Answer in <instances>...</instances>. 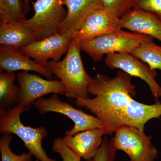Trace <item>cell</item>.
Segmentation results:
<instances>
[{"label":"cell","mask_w":161,"mask_h":161,"mask_svg":"<svg viewBox=\"0 0 161 161\" xmlns=\"http://www.w3.org/2000/svg\"><path fill=\"white\" fill-rule=\"evenodd\" d=\"M88 92L94 98H78L76 107L85 108L101 122L106 135L123 125V119L130 101L136 95L130 75L120 70L114 78L98 74L92 78Z\"/></svg>","instance_id":"6da1fadb"},{"label":"cell","mask_w":161,"mask_h":161,"mask_svg":"<svg viewBox=\"0 0 161 161\" xmlns=\"http://www.w3.org/2000/svg\"><path fill=\"white\" fill-rule=\"evenodd\" d=\"M80 43L73 39L65 58L61 61H48L46 67L65 86V95L69 98H89L88 87L92 77L84 67L80 57Z\"/></svg>","instance_id":"7a4b0ae2"},{"label":"cell","mask_w":161,"mask_h":161,"mask_svg":"<svg viewBox=\"0 0 161 161\" xmlns=\"http://www.w3.org/2000/svg\"><path fill=\"white\" fill-rule=\"evenodd\" d=\"M26 110L16 105L8 109L0 111V133L16 135L23 142V146L38 161H57L47 156L42 146V141L48 135L44 127L33 128L23 124L21 114Z\"/></svg>","instance_id":"3957f363"},{"label":"cell","mask_w":161,"mask_h":161,"mask_svg":"<svg viewBox=\"0 0 161 161\" xmlns=\"http://www.w3.org/2000/svg\"><path fill=\"white\" fill-rule=\"evenodd\" d=\"M153 38L122 29L80 42V50L85 52L95 62L104 55L114 53H130L142 43Z\"/></svg>","instance_id":"277c9868"},{"label":"cell","mask_w":161,"mask_h":161,"mask_svg":"<svg viewBox=\"0 0 161 161\" xmlns=\"http://www.w3.org/2000/svg\"><path fill=\"white\" fill-rule=\"evenodd\" d=\"M33 4L34 14L20 24L34 31L36 41L58 33V27L67 15L62 0H36Z\"/></svg>","instance_id":"5b68a950"},{"label":"cell","mask_w":161,"mask_h":161,"mask_svg":"<svg viewBox=\"0 0 161 161\" xmlns=\"http://www.w3.org/2000/svg\"><path fill=\"white\" fill-rule=\"evenodd\" d=\"M112 137L115 150L126 153L130 161H154L158 151L151 143V136L134 127L124 126Z\"/></svg>","instance_id":"8992f818"},{"label":"cell","mask_w":161,"mask_h":161,"mask_svg":"<svg viewBox=\"0 0 161 161\" xmlns=\"http://www.w3.org/2000/svg\"><path fill=\"white\" fill-rule=\"evenodd\" d=\"M32 105L43 115L48 112H56L71 119L74 123V126L67 131L66 136H73L85 130L102 128L101 122L96 116L89 115L68 103L62 101L57 94H53L49 98H40L36 101Z\"/></svg>","instance_id":"52a82bcc"},{"label":"cell","mask_w":161,"mask_h":161,"mask_svg":"<svg viewBox=\"0 0 161 161\" xmlns=\"http://www.w3.org/2000/svg\"><path fill=\"white\" fill-rule=\"evenodd\" d=\"M19 91L17 105L26 110L36 101L49 94L65 95V86L60 80L43 79L36 74L20 72L17 75Z\"/></svg>","instance_id":"ba28073f"},{"label":"cell","mask_w":161,"mask_h":161,"mask_svg":"<svg viewBox=\"0 0 161 161\" xmlns=\"http://www.w3.org/2000/svg\"><path fill=\"white\" fill-rule=\"evenodd\" d=\"M106 65L111 69H118L130 76L137 77L144 80L150 88L156 102L161 97V86L155 78L157 75L156 70L153 69L147 64L130 53H114L106 55Z\"/></svg>","instance_id":"9c48e42d"},{"label":"cell","mask_w":161,"mask_h":161,"mask_svg":"<svg viewBox=\"0 0 161 161\" xmlns=\"http://www.w3.org/2000/svg\"><path fill=\"white\" fill-rule=\"evenodd\" d=\"M72 40V36L57 33L30 43L19 51L37 63L46 66L50 59L56 62L60 61L68 51Z\"/></svg>","instance_id":"30bf717a"},{"label":"cell","mask_w":161,"mask_h":161,"mask_svg":"<svg viewBox=\"0 0 161 161\" xmlns=\"http://www.w3.org/2000/svg\"><path fill=\"white\" fill-rule=\"evenodd\" d=\"M120 19L103 8L96 10L85 20L73 35V39L80 43L122 29Z\"/></svg>","instance_id":"8fae6325"},{"label":"cell","mask_w":161,"mask_h":161,"mask_svg":"<svg viewBox=\"0 0 161 161\" xmlns=\"http://www.w3.org/2000/svg\"><path fill=\"white\" fill-rule=\"evenodd\" d=\"M62 4L67 7V15L58 27V33L73 37L92 13L103 8L102 0H62Z\"/></svg>","instance_id":"7c38bea8"},{"label":"cell","mask_w":161,"mask_h":161,"mask_svg":"<svg viewBox=\"0 0 161 161\" xmlns=\"http://www.w3.org/2000/svg\"><path fill=\"white\" fill-rule=\"evenodd\" d=\"M120 19L122 29L149 36L161 42V19L153 14L132 9Z\"/></svg>","instance_id":"4fadbf2b"},{"label":"cell","mask_w":161,"mask_h":161,"mask_svg":"<svg viewBox=\"0 0 161 161\" xmlns=\"http://www.w3.org/2000/svg\"><path fill=\"white\" fill-rule=\"evenodd\" d=\"M105 132L102 128L78 132L73 136L63 137L65 144L81 158L88 160L94 157L100 148Z\"/></svg>","instance_id":"5bb4252c"},{"label":"cell","mask_w":161,"mask_h":161,"mask_svg":"<svg viewBox=\"0 0 161 161\" xmlns=\"http://www.w3.org/2000/svg\"><path fill=\"white\" fill-rule=\"evenodd\" d=\"M1 71L14 72L16 71H35L47 78L50 79L53 75L46 66L40 65L31 60L19 50L1 45L0 47Z\"/></svg>","instance_id":"9a60e30c"},{"label":"cell","mask_w":161,"mask_h":161,"mask_svg":"<svg viewBox=\"0 0 161 161\" xmlns=\"http://www.w3.org/2000/svg\"><path fill=\"white\" fill-rule=\"evenodd\" d=\"M160 116L161 103L159 102L148 105L138 102L132 98L123 119V125L134 127L144 131L145 125L149 120Z\"/></svg>","instance_id":"2e32d148"},{"label":"cell","mask_w":161,"mask_h":161,"mask_svg":"<svg viewBox=\"0 0 161 161\" xmlns=\"http://www.w3.org/2000/svg\"><path fill=\"white\" fill-rule=\"evenodd\" d=\"M36 41L34 33L30 28L14 22H0V43L11 49L22 47Z\"/></svg>","instance_id":"e0dca14e"},{"label":"cell","mask_w":161,"mask_h":161,"mask_svg":"<svg viewBox=\"0 0 161 161\" xmlns=\"http://www.w3.org/2000/svg\"><path fill=\"white\" fill-rule=\"evenodd\" d=\"M0 74V111H4L17 104L19 86L14 84L17 78L14 72L1 71Z\"/></svg>","instance_id":"ac0fdd59"},{"label":"cell","mask_w":161,"mask_h":161,"mask_svg":"<svg viewBox=\"0 0 161 161\" xmlns=\"http://www.w3.org/2000/svg\"><path fill=\"white\" fill-rule=\"evenodd\" d=\"M153 69L161 70V46L153 41L141 44L130 53Z\"/></svg>","instance_id":"d6986e66"},{"label":"cell","mask_w":161,"mask_h":161,"mask_svg":"<svg viewBox=\"0 0 161 161\" xmlns=\"http://www.w3.org/2000/svg\"><path fill=\"white\" fill-rule=\"evenodd\" d=\"M20 0H0V22H20L26 19Z\"/></svg>","instance_id":"ffe728a7"},{"label":"cell","mask_w":161,"mask_h":161,"mask_svg":"<svg viewBox=\"0 0 161 161\" xmlns=\"http://www.w3.org/2000/svg\"><path fill=\"white\" fill-rule=\"evenodd\" d=\"M12 135H4L0 138V153L2 161H32V155L29 152L16 154L12 151L10 142Z\"/></svg>","instance_id":"44dd1931"},{"label":"cell","mask_w":161,"mask_h":161,"mask_svg":"<svg viewBox=\"0 0 161 161\" xmlns=\"http://www.w3.org/2000/svg\"><path fill=\"white\" fill-rule=\"evenodd\" d=\"M103 9L121 18L134 8L136 0H102Z\"/></svg>","instance_id":"7402d4cb"},{"label":"cell","mask_w":161,"mask_h":161,"mask_svg":"<svg viewBox=\"0 0 161 161\" xmlns=\"http://www.w3.org/2000/svg\"><path fill=\"white\" fill-rule=\"evenodd\" d=\"M117 151L112 144V139L105 136L95 156L86 161H115Z\"/></svg>","instance_id":"603a6c76"},{"label":"cell","mask_w":161,"mask_h":161,"mask_svg":"<svg viewBox=\"0 0 161 161\" xmlns=\"http://www.w3.org/2000/svg\"><path fill=\"white\" fill-rule=\"evenodd\" d=\"M52 149L54 152L60 154L62 161H81V157L65 144L63 137L55 139L52 144Z\"/></svg>","instance_id":"cb8c5ba5"},{"label":"cell","mask_w":161,"mask_h":161,"mask_svg":"<svg viewBox=\"0 0 161 161\" xmlns=\"http://www.w3.org/2000/svg\"><path fill=\"white\" fill-rule=\"evenodd\" d=\"M133 9L149 12L161 19V0H136Z\"/></svg>","instance_id":"d4e9b609"},{"label":"cell","mask_w":161,"mask_h":161,"mask_svg":"<svg viewBox=\"0 0 161 161\" xmlns=\"http://www.w3.org/2000/svg\"><path fill=\"white\" fill-rule=\"evenodd\" d=\"M29 2L30 0H24L23 6L25 15L29 12L30 10Z\"/></svg>","instance_id":"484cf974"},{"label":"cell","mask_w":161,"mask_h":161,"mask_svg":"<svg viewBox=\"0 0 161 161\" xmlns=\"http://www.w3.org/2000/svg\"></svg>","instance_id":"4316f807"}]
</instances>
